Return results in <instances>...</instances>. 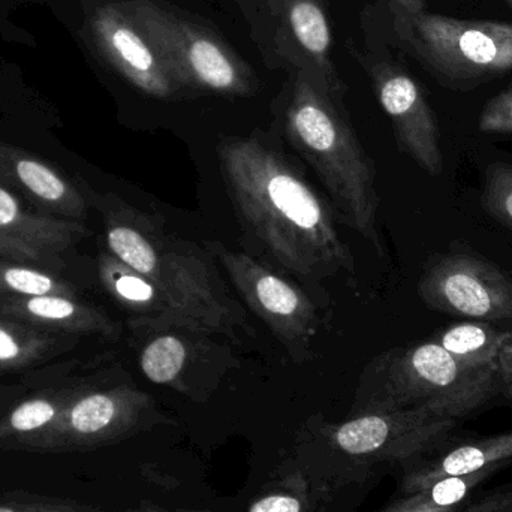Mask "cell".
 I'll list each match as a JSON object with an SVG mask.
<instances>
[{
	"instance_id": "9",
	"label": "cell",
	"mask_w": 512,
	"mask_h": 512,
	"mask_svg": "<svg viewBox=\"0 0 512 512\" xmlns=\"http://www.w3.org/2000/svg\"><path fill=\"white\" fill-rule=\"evenodd\" d=\"M164 421L152 396L128 385L75 391L44 450H77L123 441Z\"/></svg>"
},
{
	"instance_id": "7",
	"label": "cell",
	"mask_w": 512,
	"mask_h": 512,
	"mask_svg": "<svg viewBox=\"0 0 512 512\" xmlns=\"http://www.w3.org/2000/svg\"><path fill=\"white\" fill-rule=\"evenodd\" d=\"M245 15L265 66L315 75L343 99L345 81L333 62V35L324 0H234Z\"/></svg>"
},
{
	"instance_id": "22",
	"label": "cell",
	"mask_w": 512,
	"mask_h": 512,
	"mask_svg": "<svg viewBox=\"0 0 512 512\" xmlns=\"http://www.w3.org/2000/svg\"><path fill=\"white\" fill-rule=\"evenodd\" d=\"M59 339L50 331L15 319H0V369H23L56 351Z\"/></svg>"
},
{
	"instance_id": "24",
	"label": "cell",
	"mask_w": 512,
	"mask_h": 512,
	"mask_svg": "<svg viewBox=\"0 0 512 512\" xmlns=\"http://www.w3.org/2000/svg\"><path fill=\"white\" fill-rule=\"evenodd\" d=\"M0 295L78 297L77 289L66 280L54 276L50 271L27 265V262L12 261V259H0Z\"/></svg>"
},
{
	"instance_id": "33",
	"label": "cell",
	"mask_w": 512,
	"mask_h": 512,
	"mask_svg": "<svg viewBox=\"0 0 512 512\" xmlns=\"http://www.w3.org/2000/svg\"><path fill=\"white\" fill-rule=\"evenodd\" d=\"M129 512H207V511H194V510L168 511V510H164V508L150 507V505H146V507H141V508H138V510L129 511Z\"/></svg>"
},
{
	"instance_id": "35",
	"label": "cell",
	"mask_w": 512,
	"mask_h": 512,
	"mask_svg": "<svg viewBox=\"0 0 512 512\" xmlns=\"http://www.w3.org/2000/svg\"><path fill=\"white\" fill-rule=\"evenodd\" d=\"M511 86H512V84H511Z\"/></svg>"
},
{
	"instance_id": "23",
	"label": "cell",
	"mask_w": 512,
	"mask_h": 512,
	"mask_svg": "<svg viewBox=\"0 0 512 512\" xmlns=\"http://www.w3.org/2000/svg\"><path fill=\"white\" fill-rule=\"evenodd\" d=\"M504 466H492L468 477L439 481L421 492L408 495L387 512H459L468 496Z\"/></svg>"
},
{
	"instance_id": "31",
	"label": "cell",
	"mask_w": 512,
	"mask_h": 512,
	"mask_svg": "<svg viewBox=\"0 0 512 512\" xmlns=\"http://www.w3.org/2000/svg\"><path fill=\"white\" fill-rule=\"evenodd\" d=\"M499 391L512 399V336L507 345L502 349L501 358H499Z\"/></svg>"
},
{
	"instance_id": "8",
	"label": "cell",
	"mask_w": 512,
	"mask_h": 512,
	"mask_svg": "<svg viewBox=\"0 0 512 512\" xmlns=\"http://www.w3.org/2000/svg\"><path fill=\"white\" fill-rule=\"evenodd\" d=\"M206 248L289 355L297 363L309 360L319 328L318 310L309 295L252 256L230 251L221 243H207Z\"/></svg>"
},
{
	"instance_id": "30",
	"label": "cell",
	"mask_w": 512,
	"mask_h": 512,
	"mask_svg": "<svg viewBox=\"0 0 512 512\" xmlns=\"http://www.w3.org/2000/svg\"><path fill=\"white\" fill-rule=\"evenodd\" d=\"M463 512H512V490L495 493Z\"/></svg>"
},
{
	"instance_id": "6",
	"label": "cell",
	"mask_w": 512,
	"mask_h": 512,
	"mask_svg": "<svg viewBox=\"0 0 512 512\" xmlns=\"http://www.w3.org/2000/svg\"><path fill=\"white\" fill-rule=\"evenodd\" d=\"M164 54L186 93L251 98L254 69L200 18L165 0H117Z\"/></svg>"
},
{
	"instance_id": "17",
	"label": "cell",
	"mask_w": 512,
	"mask_h": 512,
	"mask_svg": "<svg viewBox=\"0 0 512 512\" xmlns=\"http://www.w3.org/2000/svg\"><path fill=\"white\" fill-rule=\"evenodd\" d=\"M0 316L24 322L44 331L69 334H101L114 337L120 328L107 313L78 297L0 295Z\"/></svg>"
},
{
	"instance_id": "21",
	"label": "cell",
	"mask_w": 512,
	"mask_h": 512,
	"mask_svg": "<svg viewBox=\"0 0 512 512\" xmlns=\"http://www.w3.org/2000/svg\"><path fill=\"white\" fill-rule=\"evenodd\" d=\"M512 331H499L483 322H463L451 325L436 342L453 357L477 369H499L502 349Z\"/></svg>"
},
{
	"instance_id": "4",
	"label": "cell",
	"mask_w": 512,
	"mask_h": 512,
	"mask_svg": "<svg viewBox=\"0 0 512 512\" xmlns=\"http://www.w3.org/2000/svg\"><path fill=\"white\" fill-rule=\"evenodd\" d=\"M498 393L496 370L469 366L438 342H426L391 349L366 367L355 397V415L429 408L457 421Z\"/></svg>"
},
{
	"instance_id": "1",
	"label": "cell",
	"mask_w": 512,
	"mask_h": 512,
	"mask_svg": "<svg viewBox=\"0 0 512 512\" xmlns=\"http://www.w3.org/2000/svg\"><path fill=\"white\" fill-rule=\"evenodd\" d=\"M218 158L240 221L277 264L304 279L354 273L334 207L267 137L227 138Z\"/></svg>"
},
{
	"instance_id": "20",
	"label": "cell",
	"mask_w": 512,
	"mask_h": 512,
	"mask_svg": "<svg viewBox=\"0 0 512 512\" xmlns=\"http://www.w3.org/2000/svg\"><path fill=\"white\" fill-rule=\"evenodd\" d=\"M75 391L45 393L24 400L0 421V442H21L41 448Z\"/></svg>"
},
{
	"instance_id": "10",
	"label": "cell",
	"mask_w": 512,
	"mask_h": 512,
	"mask_svg": "<svg viewBox=\"0 0 512 512\" xmlns=\"http://www.w3.org/2000/svg\"><path fill=\"white\" fill-rule=\"evenodd\" d=\"M147 333L149 340L140 354L144 376L192 399H207L222 376L237 366L233 346L215 340L219 334L194 327L156 328Z\"/></svg>"
},
{
	"instance_id": "32",
	"label": "cell",
	"mask_w": 512,
	"mask_h": 512,
	"mask_svg": "<svg viewBox=\"0 0 512 512\" xmlns=\"http://www.w3.org/2000/svg\"><path fill=\"white\" fill-rule=\"evenodd\" d=\"M388 3L409 12L426 11V0H388Z\"/></svg>"
},
{
	"instance_id": "5",
	"label": "cell",
	"mask_w": 512,
	"mask_h": 512,
	"mask_svg": "<svg viewBox=\"0 0 512 512\" xmlns=\"http://www.w3.org/2000/svg\"><path fill=\"white\" fill-rule=\"evenodd\" d=\"M391 29L400 48L441 84L469 90L512 69V23L460 20L391 5Z\"/></svg>"
},
{
	"instance_id": "11",
	"label": "cell",
	"mask_w": 512,
	"mask_h": 512,
	"mask_svg": "<svg viewBox=\"0 0 512 512\" xmlns=\"http://www.w3.org/2000/svg\"><path fill=\"white\" fill-rule=\"evenodd\" d=\"M354 54L369 75L379 104L390 117L399 149L427 174L439 176L444 170V158L438 123L417 81L390 57L357 50Z\"/></svg>"
},
{
	"instance_id": "15",
	"label": "cell",
	"mask_w": 512,
	"mask_h": 512,
	"mask_svg": "<svg viewBox=\"0 0 512 512\" xmlns=\"http://www.w3.org/2000/svg\"><path fill=\"white\" fill-rule=\"evenodd\" d=\"M0 185L47 210L54 218L78 222L86 219V195L47 162L5 143H0Z\"/></svg>"
},
{
	"instance_id": "13",
	"label": "cell",
	"mask_w": 512,
	"mask_h": 512,
	"mask_svg": "<svg viewBox=\"0 0 512 512\" xmlns=\"http://www.w3.org/2000/svg\"><path fill=\"white\" fill-rule=\"evenodd\" d=\"M421 300L438 312L478 321L512 319V279L480 256H444L421 277Z\"/></svg>"
},
{
	"instance_id": "19",
	"label": "cell",
	"mask_w": 512,
	"mask_h": 512,
	"mask_svg": "<svg viewBox=\"0 0 512 512\" xmlns=\"http://www.w3.org/2000/svg\"><path fill=\"white\" fill-rule=\"evenodd\" d=\"M512 462V432L480 439L448 451L444 456L426 463L403 478L406 495L421 492L439 481L468 477L492 466Z\"/></svg>"
},
{
	"instance_id": "3",
	"label": "cell",
	"mask_w": 512,
	"mask_h": 512,
	"mask_svg": "<svg viewBox=\"0 0 512 512\" xmlns=\"http://www.w3.org/2000/svg\"><path fill=\"white\" fill-rule=\"evenodd\" d=\"M342 101L310 72H292L282 96L283 134L327 189L339 222L382 255L375 162L361 146Z\"/></svg>"
},
{
	"instance_id": "18",
	"label": "cell",
	"mask_w": 512,
	"mask_h": 512,
	"mask_svg": "<svg viewBox=\"0 0 512 512\" xmlns=\"http://www.w3.org/2000/svg\"><path fill=\"white\" fill-rule=\"evenodd\" d=\"M89 234L83 222L30 212L20 198L0 185V237L23 243L56 259Z\"/></svg>"
},
{
	"instance_id": "25",
	"label": "cell",
	"mask_w": 512,
	"mask_h": 512,
	"mask_svg": "<svg viewBox=\"0 0 512 512\" xmlns=\"http://www.w3.org/2000/svg\"><path fill=\"white\" fill-rule=\"evenodd\" d=\"M483 206L492 218L512 230V164L495 162L487 168Z\"/></svg>"
},
{
	"instance_id": "16",
	"label": "cell",
	"mask_w": 512,
	"mask_h": 512,
	"mask_svg": "<svg viewBox=\"0 0 512 512\" xmlns=\"http://www.w3.org/2000/svg\"><path fill=\"white\" fill-rule=\"evenodd\" d=\"M99 279L108 294L125 307L132 318V330L147 331L167 327H194L168 295L144 274L120 261L110 252L101 254L98 261ZM203 330V328H200Z\"/></svg>"
},
{
	"instance_id": "2",
	"label": "cell",
	"mask_w": 512,
	"mask_h": 512,
	"mask_svg": "<svg viewBox=\"0 0 512 512\" xmlns=\"http://www.w3.org/2000/svg\"><path fill=\"white\" fill-rule=\"evenodd\" d=\"M86 198L104 219L108 252L155 282L186 318L236 345L240 334L251 333L245 309L228 294L209 251L116 195Z\"/></svg>"
},
{
	"instance_id": "14",
	"label": "cell",
	"mask_w": 512,
	"mask_h": 512,
	"mask_svg": "<svg viewBox=\"0 0 512 512\" xmlns=\"http://www.w3.org/2000/svg\"><path fill=\"white\" fill-rule=\"evenodd\" d=\"M456 420L429 408L397 409L354 415L330 427L333 444L360 460H403L429 450L448 435Z\"/></svg>"
},
{
	"instance_id": "12",
	"label": "cell",
	"mask_w": 512,
	"mask_h": 512,
	"mask_svg": "<svg viewBox=\"0 0 512 512\" xmlns=\"http://www.w3.org/2000/svg\"><path fill=\"white\" fill-rule=\"evenodd\" d=\"M87 29L99 56L135 89L165 101L186 95L164 54L117 0L96 5Z\"/></svg>"
},
{
	"instance_id": "34",
	"label": "cell",
	"mask_w": 512,
	"mask_h": 512,
	"mask_svg": "<svg viewBox=\"0 0 512 512\" xmlns=\"http://www.w3.org/2000/svg\"><path fill=\"white\" fill-rule=\"evenodd\" d=\"M504 2H505V3H508V5H510V6H511V8H512V0H504Z\"/></svg>"
},
{
	"instance_id": "26",
	"label": "cell",
	"mask_w": 512,
	"mask_h": 512,
	"mask_svg": "<svg viewBox=\"0 0 512 512\" xmlns=\"http://www.w3.org/2000/svg\"><path fill=\"white\" fill-rule=\"evenodd\" d=\"M478 126L486 134H512V86L487 102Z\"/></svg>"
},
{
	"instance_id": "28",
	"label": "cell",
	"mask_w": 512,
	"mask_h": 512,
	"mask_svg": "<svg viewBox=\"0 0 512 512\" xmlns=\"http://www.w3.org/2000/svg\"><path fill=\"white\" fill-rule=\"evenodd\" d=\"M0 258L12 259V261L18 262H32V264L53 261V258L42 254V252L29 248L23 243L15 242V240L5 239V237H0Z\"/></svg>"
},
{
	"instance_id": "27",
	"label": "cell",
	"mask_w": 512,
	"mask_h": 512,
	"mask_svg": "<svg viewBox=\"0 0 512 512\" xmlns=\"http://www.w3.org/2000/svg\"><path fill=\"white\" fill-rule=\"evenodd\" d=\"M304 507L306 504L300 496L280 492L256 499L248 512H304Z\"/></svg>"
},
{
	"instance_id": "29",
	"label": "cell",
	"mask_w": 512,
	"mask_h": 512,
	"mask_svg": "<svg viewBox=\"0 0 512 512\" xmlns=\"http://www.w3.org/2000/svg\"><path fill=\"white\" fill-rule=\"evenodd\" d=\"M0 512H83V510L60 501H15L0 504Z\"/></svg>"
}]
</instances>
